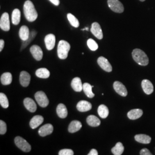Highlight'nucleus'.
Instances as JSON below:
<instances>
[{"instance_id": "f257e3e1", "label": "nucleus", "mask_w": 155, "mask_h": 155, "mask_svg": "<svg viewBox=\"0 0 155 155\" xmlns=\"http://www.w3.org/2000/svg\"><path fill=\"white\" fill-rule=\"evenodd\" d=\"M24 13L26 19L29 22L35 21L38 16L35 6L32 1L27 0L25 2L24 5Z\"/></svg>"}, {"instance_id": "f03ea898", "label": "nucleus", "mask_w": 155, "mask_h": 155, "mask_svg": "<svg viewBox=\"0 0 155 155\" xmlns=\"http://www.w3.org/2000/svg\"><path fill=\"white\" fill-rule=\"evenodd\" d=\"M133 60L140 66H145L149 63V59L143 50L136 48L132 52Z\"/></svg>"}, {"instance_id": "7ed1b4c3", "label": "nucleus", "mask_w": 155, "mask_h": 155, "mask_svg": "<svg viewBox=\"0 0 155 155\" xmlns=\"http://www.w3.org/2000/svg\"><path fill=\"white\" fill-rule=\"evenodd\" d=\"M70 45L65 40H61L58 45V55L61 59H66L70 50Z\"/></svg>"}, {"instance_id": "20e7f679", "label": "nucleus", "mask_w": 155, "mask_h": 155, "mask_svg": "<svg viewBox=\"0 0 155 155\" xmlns=\"http://www.w3.org/2000/svg\"><path fill=\"white\" fill-rule=\"evenodd\" d=\"M15 143L17 147L25 152H29L31 150V146L21 137L17 136L15 139Z\"/></svg>"}, {"instance_id": "39448f33", "label": "nucleus", "mask_w": 155, "mask_h": 155, "mask_svg": "<svg viewBox=\"0 0 155 155\" xmlns=\"http://www.w3.org/2000/svg\"><path fill=\"white\" fill-rule=\"evenodd\" d=\"M35 98L38 104L41 107H46L49 104V100L45 92L39 91L35 94Z\"/></svg>"}, {"instance_id": "423d86ee", "label": "nucleus", "mask_w": 155, "mask_h": 155, "mask_svg": "<svg viewBox=\"0 0 155 155\" xmlns=\"http://www.w3.org/2000/svg\"><path fill=\"white\" fill-rule=\"evenodd\" d=\"M107 5L112 11L121 13L124 11V7L119 0H107Z\"/></svg>"}, {"instance_id": "0eeeda50", "label": "nucleus", "mask_w": 155, "mask_h": 155, "mask_svg": "<svg viewBox=\"0 0 155 155\" xmlns=\"http://www.w3.org/2000/svg\"><path fill=\"white\" fill-rule=\"evenodd\" d=\"M0 28L4 31H9L10 30L9 17L7 12L4 13L1 17Z\"/></svg>"}, {"instance_id": "6e6552de", "label": "nucleus", "mask_w": 155, "mask_h": 155, "mask_svg": "<svg viewBox=\"0 0 155 155\" xmlns=\"http://www.w3.org/2000/svg\"><path fill=\"white\" fill-rule=\"evenodd\" d=\"M30 52L35 59L40 61L42 59L43 53L41 48L37 45H33L30 48Z\"/></svg>"}, {"instance_id": "1a4fd4ad", "label": "nucleus", "mask_w": 155, "mask_h": 155, "mask_svg": "<svg viewBox=\"0 0 155 155\" xmlns=\"http://www.w3.org/2000/svg\"><path fill=\"white\" fill-rule=\"evenodd\" d=\"M97 62L100 67L106 72H111L112 71V66L108 61V60L104 56H100L98 58Z\"/></svg>"}, {"instance_id": "9d476101", "label": "nucleus", "mask_w": 155, "mask_h": 155, "mask_svg": "<svg viewBox=\"0 0 155 155\" xmlns=\"http://www.w3.org/2000/svg\"><path fill=\"white\" fill-rule=\"evenodd\" d=\"M113 87L117 93L122 97H127V89L126 87L119 81H116L113 83Z\"/></svg>"}, {"instance_id": "9b49d317", "label": "nucleus", "mask_w": 155, "mask_h": 155, "mask_svg": "<svg viewBox=\"0 0 155 155\" xmlns=\"http://www.w3.org/2000/svg\"><path fill=\"white\" fill-rule=\"evenodd\" d=\"M91 32L93 33L95 37L98 39L101 40L103 38V32L99 23L94 22L91 25V28L90 29Z\"/></svg>"}, {"instance_id": "f8f14e48", "label": "nucleus", "mask_w": 155, "mask_h": 155, "mask_svg": "<svg viewBox=\"0 0 155 155\" xmlns=\"http://www.w3.org/2000/svg\"><path fill=\"white\" fill-rule=\"evenodd\" d=\"M55 36L53 34L47 35L45 38V45L48 51L52 50L55 45Z\"/></svg>"}, {"instance_id": "ddd939ff", "label": "nucleus", "mask_w": 155, "mask_h": 155, "mask_svg": "<svg viewBox=\"0 0 155 155\" xmlns=\"http://www.w3.org/2000/svg\"><path fill=\"white\" fill-rule=\"evenodd\" d=\"M53 131H54L53 126L50 124H47L40 127L39 129L38 132L40 136L45 137L46 136L51 134L53 132Z\"/></svg>"}, {"instance_id": "4468645a", "label": "nucleus", "mask_w": 155, "mask_h": 155, "mask_svg": "<svg viewBox=\"0 0 155 155\" xmlns=\"http://www.w3.org/2000/svg\"><path fill=\"white\" fill-rule=\"evenodd\" d=\"M92 108V105L88 101H81L77 105L78 110L81 112H86L90 110Z\"/></svg>"}, {"instance_id": "2eb2a0df", "label": "nucleus", "mask_w": 155, "mask_h": 155, "mask_svg": "<svg viewBox=\"0 0 155 155\" xmlns=\"http://www.w3.org/2000/svg\"><path fill=\"white\" fill-rule=\"evenodd\" d=\"M24 105L29 111L34 113L37 110V106L35 101L30 98H25L24 100Z\"/></svg>"}, {"instance_id": "dca6fc26", "label": "nucleus", "mask_w": 155, "mask_h": 155, "mask_svg": "<svg viewBox=\"0 0 155 155\" xmlns=\"http://www.w3.org/2000/svg\"><path fill=\"white\" fill-rule=\"evenodd\" d=\"M31 82V75L27 71H21L20 75V83L23 87H27Z\"/></svg>"}, {"instance_id": "f3484780", "label": "nucleus", "mask_w": 155, "mask_h": 155, "mask_svg": "<svg viewBox=\"0 0 155 155\" xmlns=\"http://www.w3.org/2000/svg\"><path fill=\"white\" fill-rule=\"evenodd\" d=\"M141 86L144 93L150 95L153 92V86L152 82L148 79H144L141 82Z\"/></svg>"}, {"instance_id": "a211bd4d", "label": "nucleus", "mask_w": 155, "mask_h": 155, "mask_svg": "<svg viewBox=\"0 0 155 155\" xmlns=\"http://www.w3.org/2000/svg\"><path fill=\"white\" fill-rule=\"evenodd\" d=\"M44 121V118L41 116L37 115L33 117V118L29 122L30 127L32 129H35L40 125Z\"/></svg>"}, {"instance_id": "6ab92c4d", "label": "nucleus", "mask_w": 155, "mask_h": 155, "mask_svg": "<svg viewBox=\"0 0 155 155\" xmlns=\"http://www.w3.org/2000/svg\"><path fill=\"white\" fill-rule=\"evenodd\" d=\"M71 86L76 92H81L83 90V84L82 83L81 78L79 77L74 78L72 79Z\"/></svg>"}, {"instance_id": "aec40b11", "label": "nucleus", "mask_w": 155, "mask_h": 155, "mask_svg": "<svg viewBox=\"0 0 155 155\" xmlns=\"http://www.w3.org/2000/svg\"><path fill=\"white\" fill-rule=\"evenodd\" d=\"M143 114V111L141 109H132L131 110L129 111L127 113V117L132 120H137L139 118H140L142 116Z\"/></svg>"}, {"instance_id": "412c9836", "label": "nucleus", "mask_w": 155, "mask_h": 155, "mask_svg": "<svg viewBox=\"0 0 155 155\" xmlns=\"http://www.w3.org/2000/svg\"><path fill=\"white\" fill-rule=\"evenodd\" d=\"M82 127V125L81 122L77 120H74L70 122L68 126V130L70 133H75L78 131H79L81 129Z\"/></svg>"}, {"instance_id": "4be33fe9", "label": "nucleus", "mask_w": 155, "mask_h": 155, "mask_svg": "<svg viewBox=\"0 0 155 155\" xmlns=\"http://www.w3.org/2000/svg\"><path fill=\"white\" fill-rule=\"evenodd\" d=\"M134 139L136 141L141 144H150L151 141V137L149 136L144 134H136L134 136Z\"/></svg>"}, {"instance_id": "5701e85b", "label": "nucleus", "mask_w": 155, "mask_h": 155, "mask_svg": "<svg viewBox=\"0 0 155 155\" xmlns=\"http://www.w3.org/2000/svg\"><path fill=\"white\" fill-rule=\"evenodd\" d=\"M56 113L58 116L61 118H65L68 115L66 106L63 104H59L56 107Z\"/></svg>"}, {"instance_id": "b1692460", "label": "nucleus", "mask_w": 155, "mask_h": 155, "mask_svg": "<svg viewBox=\"0 0 155 155\" xmlns=\"http://www.w3.org/2000/svg\"><path fill=\"white\" fill-rule=\"evenodd\" d=\"M30 36L29 29L27 26L23 25L19 30V36L22 41H26L28 40Z\"/></svg>"}, {"instance_id": "393cba45", "label": "nucleus", "mask_w": 155, "mask_h": 155, "mask_svg": "<svg viewBox=\"0 0 155 155\" xmlns=\"http://www.w3.org/2000/svg\"><path fill=\"white\" fill-rule=\"evenodd\" d=\"M86 121L89 125L93 127H98L101 124V121L100 119L98 117L93 115H90L87 117L86 119Z\"/></svg>"}, {"instance_id": "a878e982", "label": "nucleus", "mask_w": 155, "mask_h": 155, "mask_svg": "<svg viewBox=\"0 0 155 155\" xmlns=\"http://www.w3.org/2000/svg\"><path fill=\"white\" fill-rule=\"evenodd\" d=\"M21 20V12L18 9H15L12 14V21L14 25H18Z\"/></svg>"}, {"instance_id": "bb28decb", "label": "nucleus", "mask_w": 155, "mask_h": 155, "mask_svg": "<svg viewBox=\"0 0 155 155\" xmlns=\"http://www.w3.org/2000/svg\"><path fill=\"white\" fill-rule=\"evenodd\" d=\"M36 75L40 78L47 79L50 77V72L49 70L45 68H40L36 70Z\"/></svg>"}, {"instance_id": "cd10ccee", "label": "nucleus", "mask_w": 155, "mask_h": 155, "mask_svg": "<svg viewBox=\"0 0 155 155\" xmlns=\"http://www.w3.org/2000/svg\"><path fill=\"white\" fill-rule=\"evenodd\" d=\"M12 82V75L10 72H5L1 76V82L3 85H9Z\"/></svg>"}, {"instance_id": "c85d7f7f", "label": "nucleus", "mask_w": 155, "mask_h": 155, "mask_svg": "<svg viewBox=\"0 0 155 155\" xmlns=\"http://www.w3.org/2000/svg\"><path fill=\"white\" fill-rule=\"evenodd\" d=\"M93 87H92L90 84L88 83H84L83 84V90L84 93L86 94V95L90 98H92L95 96V94L93 93L92 89Z\"/></svg>"}, {"instance_id": "c756f323", "label": "nucleus", "mask_w": 155, "mask_h": 155, "mask_svg": "<svg viewBox=\"0 0 155 155\" xmlns=\"http://www.w3.org/2000/svg\"><path fill=\"white\" fill-rule=\"evenodd\" d=\"M98 113L102 118H106L109 116V111L107 107L105 105H101L98 108Z\"/></svg>"}, {"instance_id": "7c9ffc66", "label": "nucleus", "mask_w": 155, "mask_h": 155, "mask_svg": "<svg viewBox=\"0 0 155 155\" xmlns=\"http://www.w3.org/2000/svg\"><path fill=\"white\" fill-rule=\"evenodd\" d=\"M124 151V147L121 143L118 142L111 149V152L114 155H122Z\"/></svg>"}, {"instance_id": "2f4dec72", "label": "nucleus", "mask_w": 155, "mask_h": 155, "mask_svg": "<svg viewBox=\"0 0 155 155\" xmlns=\"http://www.w3.org/2000/svg\"><path fill=\"white\" fill-rule=\"evenodd\" d=\"M67 17L68 21L70 22V24L72 25V27L75 28H78L79 26V22L78 20L72 14L68 13Z\"/></svg>"}, {"instance_id": "473e14b6", "label": "nucleus", "mask_w": 155, "mask_h": 155, "mask_svg": "<svg viewBox=\"0 0 155 155\" xmlns=\"http://www.w3.org/2000/svg\"><path fill=\"white\" fill-rule=\"evenodd\" d=\"M36 34H37V32H36V31H32L31 32V33H30V36H29V37L28 40H26V41H24V42L22 43V46H21V50H20L21 51H22L24 48H26V47H27V45H28L29 43H31V41L35 38Z\"/></svg>"}, {"instance_id": "72a5a7b5", "label": "nucleus", "mask_w": 155, "mask_h": 155, "mask_svg": "<svg viewBox=\"0 0 155 155\" xmlns=\"http://www.w3.org/2000/svg\"><path fill=\"white\" fill-rule=\"evenodd\" d=\"M0 104L1 106L6 109L9 107V101L5 94L2 93H0Z\"/></svg>"}, {"instance_id": "f704fd0d", "label": "nucleus", "mask_w": 155, "mask_h": 155, "mask_svg": "<svg viewBox=\"0 0 155 155\" xmlns=\"http://www.w3.org/2000/svg\"><path fill=\"white\" fill-rule=\"evenodd\" d=\"M87 45L89 49L93 51H95L98 50V45L93 39H88V40L87 41Z\"/></svg>"}, {"instance_id": "c9c22d12", "label": "nucleus", "mask_w": 155, "mask_h": 155, "mask_svg": "<svg viewBox=\"0 0 155 155\" xmlns=\"http://www.w3.org/2000/svg\"><path fill=\"white\" fill-rule=\"evenodd\" d=\"M7 130V127L5 122L2 120H0V134H4Z\"/></svg>"}, {"instance_id": "e433bc0d", "label": "nucleus", "mask_w": 155, "mask_h": 155, "mask_svg": "<svg viewBox=\"0 0 155 155\" xmlns=\"http://www.w3.org/2000/svg\"><path fill=\"white\" fill-rule=\"evenodd\" d=\"M74 154L73 150L70 149H64L59 152V155H73Z\"/></svg>"}, {"instance_id": "4c0bfd02", "label": "nucleus", "mask_w": 155, "mask_h": 155, "mask_svg": "<svg viewBox=\"0 0 155 155\" xmlns=\"http://www.w3.org/2000/svg\"><path fill=\"white\" fill-rule=\"evenodd\" d=\"M140 154L141 155H152V154L150 153L149 150L147 148H143L141 150Z\"/></svg>"}, {"instance_id": "58836bf2", "label": "nucleus", "mask_w": 155, "mask_h": 155, "mask_svg": "<svg viewBox=\"0 0 155 155\" xmlns=\"http://www.w3.org/2000/svg\"><path fill=\"white\" fill-rule=\"evenodd\" d=\"M98 155V151L95 149H92L90 151V152L89 153L88 155Z\"/></svg>"}, {"instance_id": "ea45409f", "label": "nucleus", "mask_w": 155, "mask_h": 155, "mask_svg": "<svg viewBox=\"0 0 155 155\" xmlns=\"http://www.w3.org/2000/svg\"><path fill=\"white\" fill-rule=\"evenodd\" d=\"M4 45H5V42H4V40L1 39L0 40V51L1 52L2 51L4 47Z\"/></svg>"}, {"instance_id": "a19ab883", "label": "nucleus", "mask_w": 155, "mask_h": 155, "mask_svg": "<svg viewBox=\"0 0 155 155\" xmlns=\"http://www.w3.org/2000/svg\"><path fill=\"white\" fill-rule=\"evenodd\" d=\"M51 1L54 5L56 6H58L60 4V1L59 0H49Z\"/></svg>"}, {"instance_id": "79ce46f5", "label": "nucleus", "mask_w": 155, "mask_h": 155, "mask_svg": "<svg viewBox=\"0 0 155 155\" xmlns=\"http://www.w3.org/2000/svg\"><path fill=\"white\" fill-rule=\"evenodd\" d=\"M85 30H86V31H89V28H87V27L85 28Z\"/></svg>"}, {"instance_id": "37998d69", "label": "nucleus", "mask_w": 155, "mask_h": 155, "mask_svg": "<svg viewBox=\"0 0 155 155\" xmlns=\"http://www.w3.org/2000/svg\"><path fill=\"white\" fill-rule=\"evenodd\" d=\"M140 1H141V2H144V1H145V0H140Z\"/></svg>"}]
</instances>
